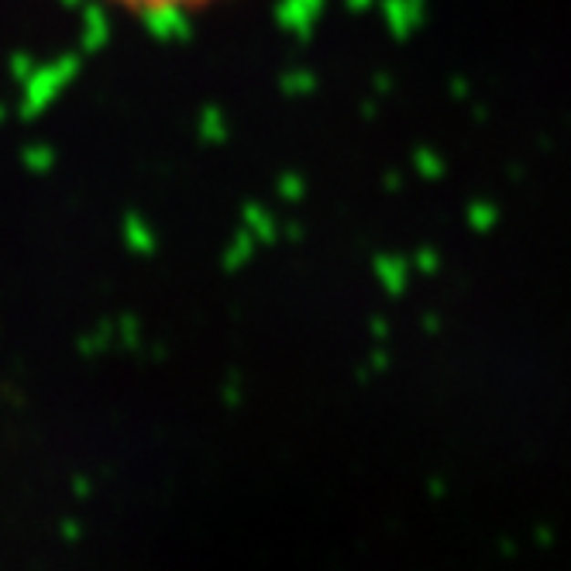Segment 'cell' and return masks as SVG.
Masks as SVG:
<instances>
[{
	"instance_id": "6da1fadb",
	"label": "cell",
	"mask_w": 571,
	"mask_h": 571,
	"mask_svg": "<svg viewBox=\"0 0 571 571\" xmlns=\"http://www.w3.org/2000/svg\"><path fill=\"white\" fill-rule=\"evenodd\" d=\"M128 17H145V21H176V17L207 15L213 7H224L231 0H104Z\"/></svg>"
}]
</instances>
